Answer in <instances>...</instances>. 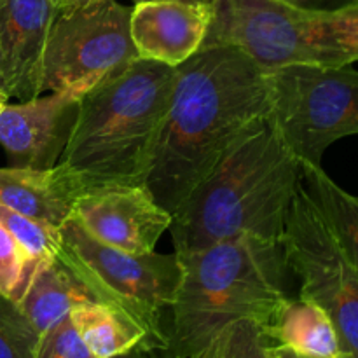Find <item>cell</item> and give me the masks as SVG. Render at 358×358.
I'll return each instance as SVG.
<instances>
[{
	"instance_id": "cell-6",
	"label": "cell",
	"mask_w": 358,
	"mask_h": 358,
	"mask_svg": "<svg viewBox=\"0 0 358 358\" xmlns=\"http://www.w3.org/2000/svg\"><path fill=\"white\" fill-rule=\"evenodd\" d=\"M56 259L93 301L131 315L147 332L150 348H170V310L180 282L177 254H129L91 236L76 215L62 227Z\"/></svg>"
},
{
	"instance_id": "cell-9",
	"label": "cell",
	"mask_w": 358,
	"mask_h": 358,
	"mask_svg": "<svg viewBox=\"0 0 358 358\" xmlns=\"http://www.w3.org/2000/svg\"><path fill=\"white\" fill-rule=\"evenodd\" d=\"M129 17L131 7L117 0L59 10L45 45L42 91L83 96L128 69L138 58Z\"/></svg>"
},
{
	"instance_id": "cell-5",
	"label": "cell",
	"mask_w": 358,
	"mask_h": 358,
	"mask_svg": "<svg viewBox=\"0 0 358 358\" xmlns=\"http://www.w3.org/2000/svg\"><path fill=\"white\" fill-rule=\"evenodd\" d=\"M243 49L264 70L358 62V0L315 9L280 0H215L205 44Z\"/></svg>"
},
{
	"instance_id": "cell-21",
	"label": "cell",
	"mask_w": 358,
	"mask_h": 358,
	"mask_svg": "<svg viewBox=\"0 0 358 358\" xmlns=\"http://www.w3.org/2000/svg\"><path fill=\"white\" fill-rule=\"evenodd\" d=\"M35 271L37 266L0 222V296L20 303Z\"/></svg>"
},
{
	"instance_id": "cell-14",
	"label": "cell",
	"mask_w": 358,
	"mask_h": 358,
	"mask_svg": "<svg viewBox=\"0 0 358 358\" xmlns=\"http://www.w3.org/2000/svg\"><path fill=\"white\" fill-rule=\"evenodd\" d=\"M86 185L65 164L0 168V205L24 217L62 227L76 212Z\"/></svg>"
},
{
	"instance_id": "cell-7",
	"label": "cell",
	"mask_w": 358,
	"mask_h": 358,
	"mask_svg": "<svg viewBox=\"0 0 358 358\" xmlns=\"http://www.w3.org/2000/svg\"><path fill=\"white\" fill-rule=\"evenodd\" d=\"M266 72L269 119L301 164L322 166L332 143L358 135L353 65H283Z\"/></svg>"
},
{
	"instance_id": "cell-2",
	"label": "cell",
	"mask_w": 358,
	"mask_h": 358,
	"mask_svg": "<svg viewBox=\"0 0 358 358\" xmlns=\"http://www.w3.org/2000/svg\"><path fill=\"white\" fill-rule=\"evenodd\" d=\"M301 163L269 119L255 122L192 191L171 220L175 250L240 236L282 241Z\"/></svg>"
},
{
	"instance_id": "cell-24",
	"label": "cell",
	"mask_w": 358,
	"mask_h": 358,
	"mask_svg": "<svg viewBox=\"0 0 358 358\" xmlns=\"http://www.w3.org/2000/svg\"><path fill=\"white\" fill-rule=\"evenodd\" d=\"M115 358H177L171 353L170 348H145L140 346L135 348L133 352L126 353V355L115 357Z\"/></svg>"
},
{
	"instance_id": "cell-1",
	"label": "cell",
	"mask_w": 358,
	"mask_h": 358,
	"mask_svg": "<svg viewBox=\"0 0 358 358\" xmlns=\"http://www.w3.org/2000/svg\"><path fill=\"white\" fill-rule=\"evenodd\" d=\"M268 114V72L238 45L203 44L177 66L145 187L173 217L227 150Z\"/></svg>"
},
{
	"instance_id": "cell-3",
	"label": "cell",
	"mask_w": 358,
	"mask_h": 358,
	"mask_svg": "<svg viewBox=\"0 0 358 358\" xmlns=\"http://www.w3.org/2000/svg\"><path fill=\"white\" fill-rule=\"evenodd\" d=\"M175 254L180 282L170 310V350L177 358H191L233 322L268 327L290 297L294 275L282 241L240 236Z\"/></svg>"
},
{
	"instance_id": "cell-27",
	"label": "cell",
	"mask_w": 358,
	"mask_h": 358,
	"mask_svg": "<svg viewBox=\"0 0 358 358\" xmlns=\"http://www.w3.org/2000/svg\"><path fill=\"white\" fill-rule=\"evenodd\" d=\"M7 103H9V94H7L6 91H3L2 86H0V110H2V108L6 107Z\"/></svg>"
},
{
	"instance_id": "cell-8",
	"label": "cell",
	"mask_w": 358,
	"mask_h": 358,
	"mask_svg": "<svg viewBox=\"0 0 358 358\" xmlns=\"http://www.w3.org/2000/svg\"><path fill=\"white\" fill-rule=\"evenodd\" d=\"M282 245L299 296L331 318L343 358H358V266L308 194L303 178L290 203Z\"/></svg>"
},
{
	"instance_id": "cell-25",
	"label": "cell",
	"mask_w": 358,
	"mask_h": 358,
	"mask_svg": "<svg viewBox=\"0 0 358 358\" xmlns=\"http://www.w3.org/2000/svg\"><path fill=\"white\" fill-rule=\"evenodd\" d=\"M101 2V0H59L58 7L59 10H69V9H77V7L91 6V3Z\"/></svg>"
},
{
	"instance_id": "cell-12",
	"label": "cell",
	"mask_w": 358,
	"mask_h": 358,
	"mask_svg": "<svg viewBox=\"0 0 358 358\" xmlns=\"http://www.w3.org/2000/svg\"><path fill=\"white\" fill-rule=\"evenodd\" d=\"M58 13L55 0H0V86L9 98L44 93V52Z\"/></svg>"
},
{
	"instance_id": "cell-30",
	"label": "cell",
	"mask_w": 358,
	"mask_h": 358,
	"mask_svg": "<svg viewBox=\"0 0 358 358\" xmlns=\"http://www.w3.org/2000/svg\"><path fill=\"white\" fill-rule=\"evenodd\" d=\"M55 2H56V3H58V2H59V0H55Z\"/></svg>"
},
{
	"instance_id": "cell-13",
	"label": "cell",
	"mask_w": 358,
	"mask_h": 358,
	"mask_svg": "<svg viewBox=\"0 0 358 358\" xmlns=\"http://www.w3.org/2000/svg\"><path fill=\"white\" fill-rule=\"evenodd\" d=\"M212 17V3L184 0L135 2L129 31L136 55L177 69L203 48Z\"/></svg>"
},
{
	"instance_id": "cell-20",
	"label": "cell",
	"mask_w": 358,
	"mask_h": 358,
	"mask_svg": "<svg viewBox=\"0 0 358 358\" xmlns=\"http://www.w3.org/2000/svg\"><path fill=\"white\" fill-rule=\"evenodd\" d=\"M0 222L7 227L14 240L20 243L24 254L35 266L52 261L59 250L62 234L58 227L24 217L0 205Z\"/></svg>"
},
{
	"instance_id": "cell-19",
	"label": "cell",
	"mask_w": 358,
	"mask_h": 358,
	"mask_svg": "<svg viewBox=\"0 0 358 358\" xmlns=\"http://www.w3.org/2000/svg\"><path fill=\"white\" fill-rule=\"evenodd\" d=\"M191 358H275V353L259 322L238 320L220 329Z\"/></svg>"
},
{
	"instance_id": "cell-28",
	"label": "cell",
	"mask_w": 358,
	"mask_h": 358,
	"mask_svg": "<svg viewBox=\"0 0 358 358\" xmlns=\"http://www.w3.org/2000/svg\"><path fill=\"white\" fill-rule=\"evenodd\" d=\"M285 3H294V6H308L310 2H320V0H280Z\"/></svg>"
},
{
	"instance_id": "cell-29",
	"label": "cell",
	"mask_w": 358,
	"mask_h": 358,
	"mask_svg": "<svg viewBox=\"0 0 358 358\" xmlns=\"http://www.w3.org/2000/svg\"><path fill=\"white\" fill-rule=\"evenodd\" d=\"M133 2H142V0H133ZM184 2H201V3H212L213 6L215 0H184Z\"/></svg>"
},
{
	"instance_id": "cell-15",
	"label": "cell",
	"mask_w": 358,
	"mask_h": 358,
	"mask_svg": "<svg viewBox=\"0 0 358 358\" xmlns=\"http://www.w3.org/2000/svg\"><path fill=\"white\" fill-rule=\"evenodd\" d=\"M264 331L275 348L310 358H343L329 315L301 296H290Z\"/></svg>"
},
{
	"instance_id": "cell-10",
	"label": "cell",
	"mask_w": 358,
	"mask_h": 358,
	"mask_svg": "<svg viewBox=\"0 0 358 358\" xmlns=\"http://www.w3.org/2000/svg\"><path fill=\"white\" fill-rule=\"evenodd\" d=\"M73 215L93 238L129 254H150L170 231V212L145 185H103L84 192Z\"/></svg>"
},
{
	"instance_id": "cell-23",
	"label": "cell",
	"mask_w": 358,
	"mask_h": 358,
	"mask_svg": "<svg viewBox=\"0 0 358 358\" xmlns=\"http://www.w3.org/2000/svg\"><path fill=\"white\" fill-rule=\"evenodd\" d=\"M35 358H94L77 332L70 315L38 336Z\"/></svg>"
},
{
	"instance_id": "cell-4",
	"label": "cell",
	"mask_w": 358,
	"mask_h": 358,
	"mask_svg": "<svg viewBox=\"0 0 358 358\" xmlns=\"http://www.w3.org/2000/svg\"><path fill=\"white\" fill-rule=\"evenodd\" d=\"M177 69L136 58L80 96L58 163L86 185H145L166 122Z\"/></svg>"
},
{
	"instance_id": "cell-31",
	"label": "cell",
	"mask_w": 358,
	"mask_h": 358,
	"mask_svg": "<svg viewBox=\"0 0 358 358\" xmlns=\"http://www.w3.org/2000/svg\"><path fill=\"white\" fill-rule=\"evenodd\" d=\"M275 358H276V357H275Z\"/></svg>"
},
{
	"instance_id": "cell-22",
	"label": "cell",
	"mask_w": 358,
	"mask_h": 358,
	"mask_svg": "<svg viewBox=\"0 0 358 358\" xmlns=\"http://www.w3.org/2000/svg\"><path fill=\"white\" fill-rule=\"evenodd\" d=\"M38 332L14 301L0 296V358H35Z\"/></svg>"
},
{
	"instance_id": "cell-11",
	"label": "cell",
	"mask_w": 358,
	"mask_h": 358,
	"mask_svg": "<svg viewBox=\"0 0 358 358\" xmlns=\"http://www.w3.org/2000/svg\"><path fill=\"white\" fill-rule=\"evenodd\" d=\"M80 96L52 93L7 103L0 110V145L13 166L51 168L58 164L79 114Z\"/></svg>"
},
{
	"instance_id": "cell-26",
	"label": "cell",
	"mask_w": 358,
	"mask_h": 358,
	"mask_svg": "<svg viewBox=\"0 0 358 358\" xmlns=\"http://www.w3.org/2000/svg\"><path fill=\"white\" fill-rule=\"evenodd\" d=\"M273 353H275V357H276V358H310V357H301V355H296V353L287 352V350L275 348V346H273Z\"/></svg>"
},
{
	"instance_id": "cell-18",
	"label": "cell",
	"mask_w": 358,
	"mask_h": 358,
	"mask_svg": "<svg viewBox=\"0 0 358 358\" xmlns=\"http://www.w3.org/2000/svg\"><path fill=\"white\" fill-rule=\"evenodd\" d=\"M303 185L358 266V196L345 191L322 166L301 164Z\"/></svg>"
},
{
	"instance_id": "cell-17",
	"label": "cell",
	"mask_w": 358,
	"mask_h": 358,
	"mask_svg": "<svg viewBox=\"0 0 358 358\" xmlns=\"http://www.w3.org/2000/svg\"><path fill=\"white\" fill-rule=\"evenodd\" d=\"M73 325L94 358H115L145 346L147 332L131 315L100 301H86L70 311Z\"/></svg>"
},
{
	"instance_id": "cell-16",
	"label": "cell",
	"mask_w": 358,
	"mask_h": 358,
	"mask_svg": "<svg viewBox=\"0 0 358 358\" xmlns=\"http://www.w3.org/2000/svg\"><path fill=\"white\" fill-rule=\"evenodd\" d=\"M86 301L93 297L55 257L38 266L17 306L41 336Z\"/></svg>"
}]
</instances>
